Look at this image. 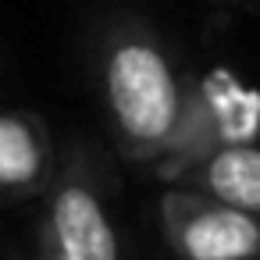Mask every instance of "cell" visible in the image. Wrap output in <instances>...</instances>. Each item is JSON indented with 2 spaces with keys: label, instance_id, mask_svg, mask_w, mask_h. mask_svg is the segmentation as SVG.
<instances>
[{
  "label": "cell",
  "instance_id": "277c9868",
  "mask_svg": "<svg viewBox=\"0 0 260 260\" xmlns=\"http://www.w3.org/2000/svg\"><path fill=\"white\" fill-rule=\"evenodd\" d=\"M157 214L175 260H260V221L210 196L164 185Z\"/></svg>",
  "mask_w": 260,
  "mask_h": 260
},
{
  "label": "cell",
  "instance_id": "52a82bcc",
  "mask_svg": "<svg viewBox=\"0 0 260 260\" xmlns=\"http://www.w3.org/2000/svg\"><path fill=\"white\" fill-rule=\"evenodd\" d=\"M4 260H57L50 249H43L32 235L25 239V246H18V242H11L8 246V253H4Z\"/></svg>",
  "mask_w": 260,
  "mask_h": 260
},
{
  "label": "cell",
  "instance_id": "ba28073f",
  "mask_svg": "<svg viewBox=\"0 0 260 260\" xmlns=\"http://www.w3.org/2000/svg\"><path fill=\"white\" fill-rule=\"evenodd\" d=\"M217 8H228V11H242V15H260V0H210Z\"/></svg>",
  "mask_w": 260,
  "mask_h": 260
},
{
  "label": "cell",
  "instance_id": "9c48e42d",
  "mask_svg": "<svg viewBox=\"0 0 260 260\" xmlns=\"http://www.w3.org/2000/svg\"><path fill=\"white\" fill-rule=\"evenodd\" d=\"M8 246H11V239H8L4 232H0V260H4V253H8Z\"/></svg>",
  "mask_w": 260,
  "mask_h": 260
},
{
  "label": "cell",
  "instance_id": "6da1fadb",
  "mask_svg": "<svg viewBox=\"0 0 260 260\" xmlns=\"http://www.w3.org/2000/svg\"><path fill=\"white\" fill-rule=\"evenodd\" d=\"M189 68L164 40V32L139 15H114L93 43V86L111 136V150L153 171L178 132Z\"/></svg>",
  "mask_w": 260,
  "mask_h": 260
},
{
  "label": "cell",
  "instance_id": "7a4b0ae2",
  "mask_svg": "<svg viewBox=\"0 0 260 260\" xmlns=\"http://www.w3.org/2000/svg\"><path fill=\"white\" fill-rule=\"evenodd\" d=\"M29 235L57 260H136L118 207V175L100 143L72 136L57 150L54 182L36 203Z\"/></svg>",
  "mask_w": 260,
  "mask_h": 260
},
{
  "label": "cell",
  "instance_id": "8992f818",
  "mask_svg": "<svg viewBox=\"0 0 260 260\" xmlns=\"http://www.w3.org/2000/svg\"><path fill=\"white\" fill-rule=\"evenodd\" d=\"M168 185L192 189L200 196H210V200L260 221V143L214 150V153L185 164Z\"/></svg>",
  "mask_w": 260,
  "mask_h": 260
},
{
  "label": "cell",
  "instance_id": "3957f363",
  "mask_svg": "<svg viewBox=\"0 0 260 260\" xmlns=\"http://www.w3.org/2000/svg\"><path fill=\"white\" fill-rule=\"evenodd\" d=\"M242 143H260V89H253L232 68L192 72L175 143L153 175L168 185L185 164Z\"/></svg>",
  "mask_w": 260,
  "mask_h": 260
},
{
  "label": "cell",
  "instance_id": "5b68a950",
  "mask_svg": "<svg viewBox=\"0 0 260 260\" xmlns=\"http://www.w3.org/2000/svg\"><path fill=\"white\" fill-rule=\"evenodd\" d=\"M57 168V143L40 111L0 104V210L36 207Z\"/></svg>",
  "mask_w": 260,
  "mask_h": 260
}]
</instances>
